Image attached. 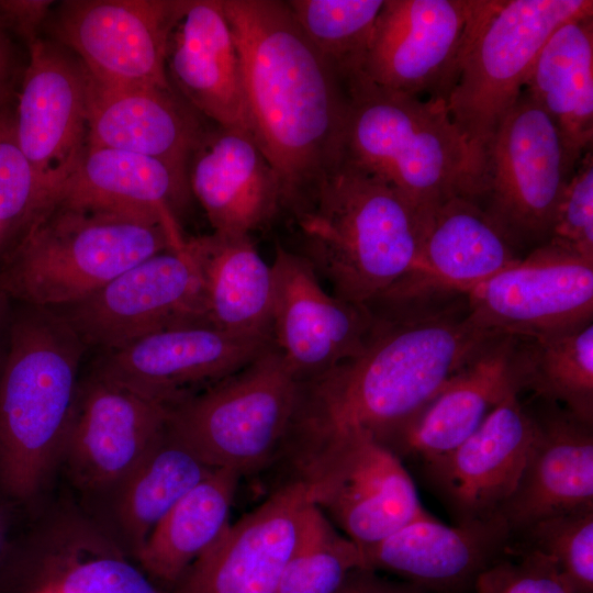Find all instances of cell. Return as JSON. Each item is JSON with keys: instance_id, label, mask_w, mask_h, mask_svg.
<instances>
[{"instance_id": "74e56055", "label": "cell", "mask_w": 593, "mask_h": 593, "mask_svg": "<svg viewBox=\"0 0 593 593\" xmlns=\"http://www.w3.org/2000/svg\"><path fill=\"white\" fill-rule=\"evenodd\" d=\"M40 213V192L35 172L21 149L14 116L0 115V234L23 231Z\"/></svg>"}, {"instance_id": "5b68a950", "label": "cell", "mask_w": 593, "mask_h": 593, "mask_svg": "<svg viewBox=\"0 0 593 593\" xmlns=\"http://www.w3.org/2000/svg\"><path fill=\"white\" fill-rule=\"evenodd\" d=\"M422 213L390 186L340 164L293 220L296 253L334 295L370 306L411 269Z\"/></svg>"}, {"instance_id": "ac0fdd59", "label": "cell", "mask_w": 593, "mask_h": 593, "mask_svg": "<svg viewBox=\"0 0 593 593\" xmlns=\"http://www.w3.org/2000/svg\"><path fill=\"white\" fill-rule=\"evenodd\" d=\"M169 409L93 371L80 380L61 463L77 489L103 499L146 455Z\"/></svg>"}, {"instance_id": "d6a6232c", "label": "cell", "mask_w": 593, "mask_h": 593, "mask_svg": "<svg viewBox=\"0 0 593 593\" xmlns=\"http://www.w3.org/2000/svg\"><path fill=\"white\" fill-rule=\"evenodd\" d=\"M513 365L528 389L593 425V322L560 333L516 337Z\"/></svg>"}, {"instance_id": "f35d334b", "label": "cell", "mask_w": 593, "mask_h": 593, "mask_svg": "<svg viewBox=\"0 0 593 593\" xmlns=\"http://www.w3.org/2000/svg\"><path fill=\"white\" fill-rule=\"evenodd\" d=\"M473 593H573L540 552L510 542L505 555L475 580Z\"/></svg>"}, {"instance_id": "ffe728a7", "label": "cell", "mask_w": 593, "mask_h": 593, "mask_svg": "<svg viewBox=\"0 0 593 593\" xmlns=\"http://www.w3.org/2000/svg\"><path fill=\"white\" fill-rule=\"evenodd\" d=\"M518 394L511 392L455 449L422 463L455 524L499 516L518 483L536 434Z\"/></svg>"}, {"instance_id": "3957f363", "label": "cell", "mask_w": 593, "mask_h": 593, "mask_svg": "<svg viewBox=\"0 0 593 593\" xmlns=\"http://www.w3.org/2000/svg\"><path fill=\"white\" fill-rule=\"evenodd\" d=\"M346 82L340 164L390 186L421 212L452 197L480 202L485 160L452 121L444 98L422 100L378 86L362 72Z\"/></svg>"}, {"instance_id": "ab89813d", "label": "cell", "mask_w": 593, "mask_h": 593, "mask_svg": "<svg viewBox=\"0 0 593 593\" xmlns=\"http://www.w3.org/2000/svg\"><path fill=\"white\" fill-rule=\"evenodd\" d=\"M548 242L593 260V155L586 150L561 197Z\"/></svg>"}, {"instance_id": "60d3db41", "label": "cell", "mask_w": 593, "mask_h": 593, "mask_svg": "<svg viewBox=\"0 0 593 593\" xmlns=\"http://www.w3.org/2000/svg\"><path fill=\"white\" fill-rule=\"evenodd\" d=\"M52 3L42 0L0 1V15L32 43L37 38L36 31L48 15Z\"/></svg>"}, {"instance_id": "8d00e7d4", "label": "cell", "mask_w": 593, "mask_h": 593, "mask_svg": "<svg viewBox=\"0 0 593 593\" xmlns=\"http://www.w3.org/2000/svg\"><path fill=\"white\" fill-rule=\"evenodd\" d=\"M512 541L547 557L573 593H593V507L541 519Z\"/></svg>"}, {"instance_id": "836d02e7", "label": "cell", "mask_w": 593, "mask_h": 593, "mask_svg": "<svg viewBox=\"0 0 593 593\" xmlns=\"http://www.w3.org/2000/svg\"><path fill=\"white\" fill-rule=\"evenodd\" d=\"M56 517L46 533L68 564L52 589L59 593H160L118 553L122 549L100 524L77 514Z\"/></svg>"}, {"instance_id": "d6986e66", "label": "cell", "mask_w": 593, "mask_h": 593, "mask_svg": "<svg viewBox=\"0 0 593 593\" xmlns=\"http://www.w3.org/2000/svg\"><path fill=\"white\" fill-rule=\"evenodd\" d=\"M517 251L479 201L452 197L422 213L411 269L370 307L466 295L515 264Z\"/></svg>"}, {"instance_id": "cb8c5ba5", "label": "cell", "mask_w": 593, "mask_h": 593, "mask_svg": "<svg viewBox=\"0 0 593 593\" xmlns=\"http://www.w3.org/2000/svg\"><path fill=\"white\" fill-rule=\"evenodd\" d=\"M86 114L88 146L158 159L187 180L208 125L175 89L108 85L87 71Z\"/></svg>"}, {"instance_id": "4fadbf2b", "label": "cell", "mask_w": 593, "mask_h": 593, "mask_svg": "<svg viewBox=\"0 0 593 593\" xmlns=\"http://www.w3.org/2000/svg\"><path fill=\"white\" fill-rule=\"evenodd\" d=\"M184 0H70L55 15L58 43L94 79L174 89L166 57Z\"/></svg>"}, {"instance_id": "8fae6325", "label": "cell", "mask_w": 593, "mask_h": 593, "mask_svg": "<svg viewBox=\"0 0 593 593\" xmlns=\"http://www.w3.org/2000/svg\"><path fill=\"white\" fill-rule=\"evenodd\" d=\"M51 310L87 348L101 354L160 329L209 324L200 272L187 242L181 249H168L136 264L88 296Z\"/></svg>"}, {"instance_id": "52a82bcc", "label": "cell", "mask_w": 593, "mask_h": 593, "mask_svg": "<svg viewBox=\"0 0 593 593\" xmlns=\"http://www.w3.org/2000/svg\"><path fill=\"white\" fill-rule=\"evenodd\" d=\"M590 13L591 0H485L445 97L452 121L484 160L547 40Z\"/></svg>"}, {"instance_id": "30bf717a", "label": "cell", "mask_w": 593, "mask_h": 593, "mask_svg": "<svg viewBox=\"0 0 593 593\" xmlns=\"http://www.w3.org/2000/svg\"><path fill=\"white\" fill-rule=\"evenodd\" d=\"M581 157L526 92L485 153L483 209L517 248L548 242L558 205Z\"/></svg>"}, {"instance_id": "ba28073f", "label": "cell", "mask_w": 593, "mask_h": 593, "mask_svg": "<svg viewBox=\"0 0 593 593\" xmlns=\"http://www.w3.org/2000/svg\"><path fill=\"white\" fill-rule=\"evenodd\" d=\"M299 385L272 345L235 373L171 406L167 425L210 467L244 475L283 447Z\"/></svg>"}, {"instance_id": "5bb4252c", "label": "cell", "mask_w": 593, "mask_h": 593, "mask_svg": "<svg viewBox=\"0 0 593 593\" xmlns=\"http://www.w3.org/2000/svg\"><path fill=\"white\" fill-rule=\"evenodd\" d=\"M485 0H385L361 72L378 86L445 99Z\"/></svg>"}, {"instance_id": "8992f818", "label": "cell", "mask_w": 593, "mask_h": 593, "mask_svg": "<svg viewBox=\"0 0 593 593\" xmlns=\"http://www.w3.org/2000/svg\"><path fill=\"white\" fill-rule=\"evenodd\" d=\"M186 242L159 224L56 203L23 231L0 270V290L27 306H65Z\"/></svg>"}, {"instance_id": "603a6c76", "label": "cell", "mask_w": 593, "mask_h": 593, "mask_svg": "<svg viewBox=\"0 0 593 593\" xmlns=\"http://www.w3.org/2000/svg\"><path fill=\"white\" fill-rule=\"evenodd\" d=\"M188 181L213 233L250 236L283 213L279 178L244 131L206 125L191 153Z\"/></svg>"}, {"instance_id": "4316f807", "label": "cell", "mask_w": 593, "mask_h": 593, "mask_svg": "<svg viewBox=\"0 0 593 593\" xmlns=\"http://www.w3.org/2000/svg\"><path fill=\"white\" fill-rule=\"evenodd\" d=\"M516 337L488 340L410 421L381 444L402 461L421 463L445 455L473 434L513 391Z\"/></svg>"}, {"instance_id": "6da1fadb", "label": "cell", "mask_w": 593, "mask_h": 593, "mask_svg": "<svg viewBox=\"0 0 593 593\" xmlns=\"http://www.w3.org/2000/svg\"><path fill=\"white\" fill-rule=\"evenodd\" d=\"M363 348L300 382L286 443L365 433L384 441L491 338L467 317L465 295L371 310Z\"/></svg>"}, {"instance_id": "1f68e13d", "label": "cell", "mask_w": 593, "mask_h": 593, "mask_svg": "<svg viewBox=\"0 0 593 593\" xmlns=\"http://www.w3.org/2000/svg\"><path fill=\"white\" fill-rule=\"evenodd\" d=\"M240 474L215 469L159 521L136 555L153 579L174 588L189 566L230 525Z\"/></svg>"}, {"instance_id": "7bdbcfd3", "label": "cell", "mask_w": 593, "mask_h": 593, "mask_svg": "<svg viewBox=\"0 0 593 593\" xmlns=\"http://www.w3.org/2000/svg\"><path fill=\"white\" fill-rule=\"evenodd\" d=\"M7 69V54L3 47L2 41L0 40V86L2 83L4 72Z\"/></svg>"}, {"instance_id": "d4e9b609", "label": "cell", "mask_w": 593, "mask_h": 593, "mask_svg": "<svg viewBox=\"0 0 593 593\" xmlns=\"http://www.w3.org/2000/svg\"><path fill=\"white\" fill-rule=\"evenodd\" d=\"M166 69L174 89L201 116L250 134L240 59L222 0H184Z\"/></svg>"}, {"instance_id": "44dd1931", "label": "cell", "mask_w": 593, "mask_h": 593, "mask_svg": "<svg viewBox=\"0 0 593 593\" xmlns=\"http://www.w3.org/2000/svg\"><path fill=\"white\" fill-rule=\"evenodd\" d=\"M309 501L290 480L230 524L183 572L174 593H276Z\"/></svg>"}, {"instance_id": "9c48e42d", "label": "cell", "mask_w": 593, "mask_h": 593, "mask_svg": "<svg viewBox=\"0 0 593 593\" xmlns=\"http://www.w3.org/2000/svg\"><path fill=\"white\" fill-rule=\"evenodd\" d=\"M310 504L360 548L424 515L403 461L365 433L289 445Z\"/></svg>"}, {"instance_id": "e575fe53", "label": "cell", "mask_w": 593, "mask_h": 593, "mask_svg": "<svg viewBox=\"0 0 593 593\" xmlns=\"http://www.w3.org/2000/svg\"><path fill=\"white\" fill-rule=\"evenodd\" d=\"M385 0H289L301 31L345 79L361 72Z\"/></svg>"}, {"instance_id": "b9f144b4", "label": "cell", "mask_w": 593, "mask_h": 593, "mask_svg": "<svg viewBox=\"0 0 593 593\" xmlns=\"http://www.w3.org/2000/svg\"><path fill=\"white\" fill-rule=\"evenodd\" d=\"M336 593H430L402 580H393L380 572L358 568L345 580Z\"/></svg>"}, {"instance_id": "f6af8a7d", "label": "cell", "mask_w": 593, "mask_h": 593, "mask_svg": "<svg viewBox=\"0 0 593 593\" xmlns=\"http://www.w3.org/2000/svg\"><path fill=\"white\" fill-rule=\"evenodd\" d=\"M0 547H1V527H0Z\"/></svg>"}, {"instance_id": "83f0119b", "label": "cell", "mask_w": 593, "mask_h": 593, "mask_svg": "<svg viewBox=\"0 0 593 593\" xmlns=\"http://www.w3.org/2000/svg\"><path fill=\"white\" fill-rule=\"evenodd\" d=\"M191 195L188 180L158 159L87 146L56 203L159 224L184 242L178 212Z\"/></svg>"}, {"instance_id": "7402d4cb", "label": "cell", "mask_w": 593, "mask_h": 593, "mask_svg": "<svg viewBox=\"0 0 593 593\" xmlns=\"http://www.w3.org/2000/svg\"><path fill=\"white\" fill-rule=\"evenodd\" d=\"M511 532L503 518L447 525L429 513L360 548L365 568L430 593H473L478 577L502 558Z\"/></svg>"}, {"instance_id": "4dcf8cb0", "label": "cell", "mask_w": 593, "mask_h": 593, "mask_svg": "<svg viewBox=\"0 0 593 593\" xmlns=\"http://www.w3.org/2000/svg\"><path fill=\"white\" fill-rule=\"evenodd\" d=\"M526 91L580 157L593 139V13L561 24L539 52Z\"/></svg>"}, {"instance_id": "484cf974", "label": "cell", "mask_w": 593, "mask_h": 593, "mask_svg": "<svg viewBox=\"0 0 593 593\" xmlns=\"http://www.w3.org/2000/svg\"><path fill=\"white\" fill-rule=\"evenodd\" d=\"M518 483L499 516L512 538L533 524L593 507V430L563 407L541 401Z\"/></svg>"}, {"instance_id": "f546056e", "label": "cell", "mask_w": 593, "mask_h": 593, "mask_svg": "<svg viewBox=\"0 0 593 593\" xmlns=\"http://www.w3.org/2000/svg\"><path fill=\"white\" fill-rule=\"evenodd\" d=\"M214 470L167 425L141 461L102 499L108 501L110 519V528L103 529L135 558L159 521Z\"/></svg>"}, {"instance_id": "e0dca14e", "label": "cell", "mask_w": 593, "mask_h": 593, "mask_svg": "<svg viewBox=\"0 0 593 593\" xmlns=\"http://www.w3.org/2000/svg\"><path fill=\"white\" fill-rule=\"evenodd\" d=\"M271 269L272 342L299 382L361 351L376 323L369 306L327 292L307 260L279 244Z\"/></svg>"}, {"instance_id": "ee69618b", "label": "cell", "mask_w": 593, "mask_h": 593, "mask_svg": "<svg viewBox=\"0 0 593 593\" xmlns=\"http://www.w3.org/2000/svg\"><path fill=\"white\" fill-rule=\"evenodd\" d=\"M44 593H59V592H57L56 590L51 588L49 590L45 591Z\"/></svg>"}, {"instance_id": "d590c367", "label": "cell", "mask_w": 593, "mask_h": 593, "mask_svg": "<svg viewBox=\"0 0 593 593\" xmlns=\"http://www.w3.org/2000/svg\"><path fill=\"white\" fill-rule=\"evenodd\" d=\"M358 568L360 547L309 503L276 593H336Z\"/></svg>"}, {"instance_id": "f1b7e54d", "label": "cell", "mask_w": 593, "mask_h": 593, "mask_svg": "<svg viewBox=\"0 0 593 593\" xmlns=\"http://www.w3.org/2000/svg\"><path fill=\"white\" fill-rule=\"evenodd\" d=\"M198 266L206 322L234 334H271L273 276L250 236L187 240Z\"/></svg>"}, {"instance_id": "7a4b0ae2", "label": "cell", "mask_w": 593, "mask_h": 593, "mask_svg": "<svg viewBox=\"0 0 593 593\" xmlns=\"http://www.w3.org/2000/svg\"><path fill=\"white\" fill-rule=\"evenodd\" d=\"M242 65L250 134L296 219L339 166L346 80L295 22L287 1L222 0Z\"/></svg>"}, {"instance_id": "7c38bea8", "label": "cell", "mask_w": 593, "mask_h": 593, "mask_svg": "<svg viewBox=\"0 0 593 593\" xmlns=\"http://www.w3.org/2000/svg\"><path fill=\"white\" fill-rule=\"evenodd\" d=\"M468 321L493 336L536 337L593 322V260L551 242L466 293Z\"/></svg>"}, {"instance_id": "9a60e30c", "label": "cell", "mask_w": 593, "mask_h": 593, "mask_svg": "<svg viewBox=\"0 0 593 593\" xmlns=\"http://www.w3.org/2000/svg\"><path fill=\"white\" fill-rule=\"evenodd\" d=\"M14 126L37 180L36 221L57 202L88 146L86 71L59 43H30Z\"/></svg>"}, {"instance_id": "2e32d148", "label": "cell", "mask_w": 593, "mask_h": 593, "mask_svg": "<svg viewBox=\"0 0 593 593\" xmlns=\"http://www.w3.org/2000/svg\"><path fill=\"white\" fill-rule=\"evenodd\" d=\"M272 345L271 334H234L205 323L187 324L101 354L92 371L170 409L235 373Z\"/></svg>"}, {"instance_id": "277c9868", "label": "cell", "mask_w": 593, "mask_h": 593, "mask_svg": "<svg viewBox=\"0 0 593 593\" xmlns=\"http://www.w3.org/2000/svg\"><path fill=\"white\" fill-rule=\"evenodd\" d=\"M87 347L51 309L27 306L14 323L0 379V485L38 495L61 463Z\"/></svg>"}]
</instances>
